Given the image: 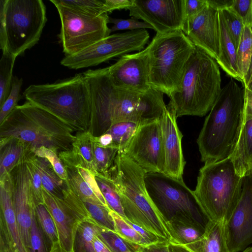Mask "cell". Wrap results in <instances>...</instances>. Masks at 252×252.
Returning a JSON list of instances; mask_svg holds the SVG:
<instances>
[{
  "mask_svg": "<svg viewBox=\"0 0 252 252\" xmlns=\"http://www.w3.org/2000/svg\"><path fill=\"white\" fill-rule=\"evenodd\" d=\"M61 22L58 35L65 56L76 54L108 36V13L95 15L54 3Z\"/></svg>",
  "mask_w": 252,
  "mask_h": 252,
  "instance_id": "cell-11",
  "label": "cell"
},
{
  "mask_svg": "<svg viewBox=\"0 0 252 252\" xmlns=\"http://www.w3.org/2000/svg\"><path fill=\"white\" fill-rule=\"evenodd\" d=\"M96 140L102 146H111L112 144V138L110 134L105 133L99 137H94Z\"/></svg>",
  "mask_w": 252,
  "mask_h": 252,
  "instance_id": "cell-58",
  "label": "cell"
},
{
  "mask_svg": "<svg viewBox=\"0 0 252 252\" xmlns=\"http://www.w3.org/2000/svg\"><path fill=\"white\" fill-rule=\"evenodd\" d=\"M43 196L44 204L55 222L60 246L64 252H73L74 237L79 222L62 199L54 196L44 188Z\"/></svg>",
  "mask_w": 252,
  "mask_h": 252,
  "instance_id": "cell-20",
  "label": "cell"
},
{
  "mask_svg": "<svg viewBox=\"0 0 252 252\" xmlns=\"http://www.w3.org/2000/svg\"><path fill=\"white\" fill-rule=\"evenodd\" d=\"M169 247L171 252H192L185 246L170 242Z\"/></svg>",
  "mask_w": 252,
  "mask_h": 252,
  "instance_id": "cell-59",
  "label": "cell"
},
{
  "mask_svg": "<svg viewBox=\"0 0 252 252\" xmlns=\"http://www.w3.org/2000/svg\"><path fill=\"white\" fill-rule=\"evenodd\" d=\"M95 178L109 208L126 218L120 195L113 178L99 174Z\"/></svg>",
  "mask_w": 252,
  "mask_h": 252,
  "instance_id": "cell-32",
  "label": "cell"
},
{
  "mask_svg": "<svg viewBox=\"0 0 252 252\" xmlns=\"http://www.w3.org/2000/svg\"><path fill=\"white\" fill-rule=\"evenodd\" d=\"M73 132L57 117L29 101L16 106L0 124V139H18L33 154L41 147L58 155L70 150L75 138Z\"/></svg>",
  "mask_w": 252,
  "mask_h": 252,
  "instance_id": "cell-3",
  "label": "cell"
},
{
  "mask_svg": "<svg viewBox=\"0 0 252 252\" xmlns=\"http://www.w3.org/2000/svg\"><path fill=\"white\" fill-rule=\"evenodd\" d=\"M149 37L145 29L115 33L76 54L65 56L61 64L74 69L97 65L114 57L142 51Z\"/></svg>",
  "mask_w": 252,
  "mask_h": 252,
  "instance_id": "cell-12",
  "label": "cell"
},
{
  "mask_svg": "<svg viewBox=\"0 0 252 252\" xmlns=\"http://www.w3.org/2000/svg\"><path fill=\"white\" fill-rule=\"evenodd\" d=\"M230 252H240L252 244V176L243 177L242 192L230 218L225 222Z\"/></svg>",
  "mask_w": 252,
  "mask_h": 252,
  "instance_id": "cell-15",
  "label": "cell"
},
{
  "mask_svg": "<svg viewBox=\"0 0 252 252\" xmlns=\"http://www.w3.org/2000/svg\"><path fill=\"white\" fill-rule=\"evenodd\" d=\"M115 225V232L125 240L135 245H149L146 241L132 227L127 219L112 210H110Z\"/></svg>",
  "mask_w": 252,
  "mask_h": 252,
  "instance_id": "cell-37",
  "label": "cell"
},
{
  "mask_svg": "<svg viewBox=\"0 0 252 252\" xmlns=\"http://www.w3.org/2000/svg\"><path fill=\"white\" fill-rule=\"evenodd\" d=\"M16 58L7 50L2 51L0 61V107L11 91L12 71Z\"/></svg>",
  "mask_w": 252,
  "mask_h": 252,
  "instance_id": "cell-34",
  "label": "cell"
},
{
  "mask_svg": "<svg viewBox=\"0 0 252 252\" xmlns=\"http://www.w3.org/2000/svg\"><path fill=\"white\" fill-rule=\"evenodd\" d=\"M106 13L117 9H127L132 5L133 0H104Z\"/></svg>",
  "mask_w": 252,
  "mask_h": 252,
  "instance_id": "cell-52",
  "label": "cell"
},
{
  "mask_svg": "<svg viewBox=\"0 0 252 252\" xmlns=\"http://www.w3.org/2000/svg\"><path fill=\"white\" fill-rule=\"evenodd\" d=\"M242 83L244 88L252 92V58L249 68L244 76Z\"/></svg>",
  "mask_w": 252,
  "mask_h": 252,
  "instance_id": "cell-56",
  "label": "cell"
},
{
  "mask_svg": "<svg viewBox=\"0 0 252 252\" xmlns=\"http://www.w3.org/2000/svg\"><path fill=\"white\" fill-rule=\"evenodd\" d=\"M64 166L67 174V182L73 191L83 201L89 199L99 200L76 166L68 165H64Z\"/></svg>",
  "mask_w": 252,
  "mask_h": 252,
  "instance_id": "cell-35",
  "label": "cell"
},
{
  "mask_svg": "<svg viewBox=\"0 0 252 252\" xmlns=\"http://www.w3.org/2000/svg\"><path fill=\"white\" fill-rule=\"evenodd\" d=\"M159 120L140 125L122 152L146 173H163L164 169V153Z\"/></svg>",
  "mask_w": 252,
  "mask_h": 252,
  "instance_id": "cell-13",
  "label": "cell"
},
{
  "mask_svg": "<svg viewBox=\"0 0 252 252\" xmlns=\"http://www.w3.org/2000/svg\"><path fill=\"white\" fill-rule=\"evenodd\" d=\"M26 163L30 174L32 192L35 205L44 204L43 187L40 174L36 168L31 162L27 159Z\"/></svg>",
  "mask_w": 252,
  "mask_h": 252,
  "instance_id": "cell-46",
  "label": "cell"
},
{
  "mask_svg": "<svg viewBox=\"0 0 252 252\" xmlns=\"http://www.w3.org/2000/svg\"><path fill=\"white\" fill-rule=\"evenodd\" d=\"M229 158L241 177L250 171L252 166V119L243 120L237 142Z\"/></svg>",
  "mask_w": 252,
  "mask_h": 252,
  "instance_id": "cell-23",
  "label": "cell"
},
{
  "mask_svg": "<svg viewBox=\"0 0 252 252\" xmlns=\"http://www.w3.org/2000/svg\"><path fill=\"white\" fill-rule=\"evenodd\" d=\"M139 125L137 123L130 121L121 122L112 125L106 132L112 137V147L123 152Z\"/></svg>",
  "mask_w": 252,
  "mask_h": 252,
  "instance_id": "cell-33",
  "label": "cell"
},
{
  "mask_svg": "<svg viewBox=\"0 0 252 252\" xmlns=\"http://www.w3.org/2000/svg\"><path fill=\"white\" fill-rule=\"evenodd\" d=\"M208 3L212 7L218 10H222L225 8L230 7L233 0H207Z\"/></svg>",
  "mask_w": 252,
  "mask_h": 252,
  "instance_id": "cell-55",
  "label": "cell"
},
{
  "mask_svg": "<svg viewBox=\"0 0 252 252\" xmlns=\"http://www.w3.org/2000/svg\"><path fill=\"white\" fill-rule=\"evenodd\" d=\"M182 31L196 47L216 61L218 60L220 47L218 9L208 3L199 13L184 23Z\"/></svg>",
  "mask_w": 252,
  "mask_h": 252,
  "instance_id": "cell-18",
  "label": "cell"
},
{
  "mask_svg": "<svg viewBox=\"0 0 252 252\" xmlns=\"http://www.w3.org/2000/svg\"><path fill=\"white\" fill-rule=\"evenodd\" d=\"M245 102L244 112V121L252 119V92L244 88Z\"/></svg>",
  "mask_w": 252,
  "mask_h": 252,
  "instance_id": "cell-54",
  "label": "cell"
},
{
  "mask_svg": "<svg viewBox=\"0 0 252 252\" xmlns=\"http://www.w3.org/2000/svg\"><path fill=\"white\" fill-rule=\"evenodd\" d=\"M129 16L150 24L156 33L182 30L185 20V0H133Z\"/></svg>",
  "mask_w": 252,
  "mask_h": 252,
  "instance_id": "cell-14",
  "label": "cell"
},
{
  "mask_svg": "<svg viewBox=\"0 0 252 252\" xmlns=\"http://www.w3.org/2000/svg\"><path fill=\"white\" fill-rule=\"evenodd\" d=\"M245 102L244 89L231 79L221 88L197 139L202 162L230 157L243 123Z\"/></svg>",
  "mask_w": 252,
  "mask_h": 252,
  "instance_id": "cell-2",
  "label": "cell"
},
{
  "mask_svg": "<svg viewBox=\"0 0 252 252\" xmlns=\"http://www.w3.org/2000/svg\"><path fill=\"white\" fill-rule=\"evenodd\" d=\"M207 4V0H185L184 22L199 13Z\"/></svg>",
  "mask_w": 252,
  "mask_h": 252,
  "instance_id": "cell-50",
  "label": "cell"
},
{
  "mask_svg": "<svg viewBox=\"0 0 252 252\" xmlns=\"http://www.w3.org/2000/svg\"><path fill=\"white\" fill-rule=\"evenodd\" d=\"M148 46L137 53L121 56L108 67L111 81L116 86L140 93L153 88L150 83L149 57Z\"/></svg>",
  "mask_w": 252,
  "mask_h": 252,
  "instance_id": "cell-16",
  "label": "cell"
},
{
  "mask_svg": "<svg viewBox=\"0 0 252 252\" xmlns=\"http://www.w3.org/2000/svg\"><path fill=\"white\" fill-rule=\"evenodd\" d=\"M104 228L93 218L79 222L74 237L73 252H95L94 238Z\"/></svg>",
  "mask_w": 252,
  "mask_h": 252,
  "instance_id": "cell-27",
  "label": "cell"
},
{
  "mask_svg": "<svg viewBox=\"0 0 252 252\" xmlns=\"http://www.w3.org/2000/svg\"><path fill=\"white\" fill-rule=\"evenodd\" d=\"M10 174L15 216L23 243L29 252L30 230L36 205L26 161L15 166Z\"/></svg>",
  "mask_w": 252,
  "mask_h": 252,
  "instance_id": "cell-17",
  "label": "cell"
},
{
  "mask_svg": "<svg viewBox=\"0 0 252 252\" xmlns=\"http://www.w3.org/2000/svg\"><path fill=\"white\" fill-rule=\"evenodd\" d=\"M243 178L236 173L230 158L205 163L200 169L193 192L209 220L226 222L241 196Z\"/></svg>",
  "mask_w": 252,
  "mask_h": 252,
  "instance_id": "cell-7",
  "label": "cell"
},
{
  "mask_svg": "<svg viewBox=\"0 0 252 252\" xmlns=\"http://www.w3.org/2000/svg\"><path fill=\"white\" fill-rule=\"evenodd\" d=\"M150 83L168 96L178 88L196 46L182 30L156 33L148 45Z\"/></svg>",
  "mask_w": 252,
  "mask_h": 252,
  "instance_id": "cell-8",
  "label": "cell"
},
{
  "mask_svg": "<svg viewBox=\"0 0 252 252\" xmlns=\"http://www.w3.org/2000/svg\"><path fill=\"white\" fill-rule=\"evenodd\" d=\"M48 252H64L60 246L59 243L53 245Z\"/></svg>",
  "mask_w": 252,
  "mask_h": 252,
  "instance_id": "cell-60",
  "label": "cell"
},
{
  "mask_svg": "<svg viewBox=\"0 0 252 252\" xmlns=\"http://www.w3.org/2000/svg\"><path fill=\"white\" fill-rule=\"evenodd\" d=\"M170 242L162 241L145 246H140L139 252H171Z\"/></svg>",
  "mask_w": 252,
  "mask_h": 252,
  "instance_id": "cell-51",
  "label": "cell"
},
{
  "mask_svg": "<svg viewBox=\"0 0 252 252\" xmlns=\"http://www.w3.org/2000/svg\"><path fill=\"white\" fill-rule=\"evenodd\" d=\"M34 154L38 157L46 159L52 165L58 175L63 180L67 181V174L64 165L56 153L45 147H41L34 152Z\"/></svg>",
  "mask_w": 252,
  "mask_h": 252,
  "instance_id": "cell-45",
  "label": "cell"
},
{
  "mask_svg": "<svg viewBox=\"0 0 252 252\" xmlns=\"http://www.w3.org/2000/svg\"><path fill=\"white\" fill-rule=\"evenodd\" d=\"M57 3L95 15L107 13L105 11L104 0H50Z\"/></svg>",
  "mask_w": 252,
  "mask_h": 252,
  "instance_id": "cell-40",
  "label": "cell"
},
{
  "mask_svg": "<svg viewBox=\"0 0 252 252\" xmlns=\"http://www.w3.org/2000/svg\"><path fill=\"white\" fill-rule=\"evenodd\" d=\"M176 119L174 110L168 104L159 120L165 159L163 173L183 180L186 162L182 147L183 135Z\"/></svg>",
  "mask_w": 252,
  "mask_h": 252,
  "instance_id": "cell-19",
  "label": "cell"
},
{
  "mask_svg": "<svg viewBox=\"0 0 252 252\" xmlns=\"http://www.w3.org/2000/svg\"><path fill=\"white\" fill-rule=\"evenodd\" d=\"M75 135L71 151L81 159L94 176L97 175L93 149V135L89 130L78 131Z\"/></svg>",
  "mask_w": 252,
  "mask_h": 252,
  "instance_id": "cell-29",
  "label": "cell"
},
{
  "mask_svg": "<svg viewBox=\"0 0 252 252\" xmlns=\"http://www.w3.org/2000/svg\"><path fill=\"white\" fill-rule=\"evenodd\" d=\"M23 84L22 78L13 77L11 91L4 103L0 107V124L5 120L21 99L20 92Z\"/></svg>",
  "mask_w": 252,
  "mask_h": 252,
  "instance_id": "cell-43",
  "label": "cell"
},
{
  "mask_svg": "<svg viewBox=\"0 0 252 252\" xmlns=\"http://www.w3.org/2000/svg\"><path fill=\"white\" fill-rule=\"evenodd\" d=\"M109 23L113 24L110 28L111 32L124 30L130 31L140 29H152V27L145 22H140L133 18L128 19H115L109 18Z\"/></svg>",
  "mask_w": 252,
  "mask_h": 252,
  "instance_id": "cell-47",
  "label": "cell"
},
{
  "mask_svg": "<svg viewBox=\"0 0 252 252\" xmlns=\"http://www.w3.org/2000/svg\"><path fill=\"white\" fill-rule=\"evenodd\" d=\"M251 28H252V23L251 24Z\"/></svg>",
  "mask_w": 252,
  "mask_h": 252,
  "instance_id": "cell-63",
  "label": "cell"
},
{
  "mask_svg": "<svg viewBox=\"0 0 252 252\" xmlns=\"http://www.w3.org/2000/svg\"><path fill=\"white\" fill-rule=\"evenodd\" d=\"M62 200L78 222L92 218L83 201L73 191L67 182Z\"/></svg>",
  "mask_w": 252,
  "mask_h": 252,
  "instance_id": "cell-36",
  "label": "cell"
},
{
  "mask_svg": "<svg viewBox=\"0 0 252 252\" xmlns=\"http://www.w3.org/2000/svg\"><path fill=\"white\" fill-rule=\"evenodd\" d=\"M92 143L94 160L98 174L110 177L119 150L111 146L101 145L94 136Z\"/></svg>",
  "mask_w": 252,
  "mask_h": 252,
  "instance_id": "cell-30",
  "label": "cell"
},
{
  "mask_svg": "<svg viewBox=\"0 0 252 252\" xmlns=\"http://www.w3.org/2000/svg\"><path fill=\"white\" fill-rule=\"evenodd\" d=\"M240 252H252V246L248 247Z\"/></svg>",
  "mask_w": 252,
  "mask_h": 252,
  "instance_id": "cell-61",
  "label": "cell"
},
{
  "mask_svg": "<svg viewBox=\"0 0 252 252\" xmlns=\"http://www.w3.org/2000/svg\"><path fill=\"white\" fill-rule=\"evenodd\" d=\"M219 11L220 56L216 61L227 75L242 81L236 64V48L227 30L223 17Z\"/></svg>",
  "mask_w": 252,
  "mask_h": 252,
  "instance_id": "cell-25",
  "label": "cell"
},
{
  "mask_svg": "<svg viewBox=\"0 0 252 252\" xmlns=\"http://www.w3.org/2000/svg\"><path fill=\"white\" fill-rule=\"evenodd\" d=\"M252 58V30L251 24H245L236 50V64L242 81L249 68Z\"/></svg>",
  "mask_w": 252,
  "mask_h": 252,
  "instance_id": "cell-31",
  "label": "cell"
},
{
  "mask_svg": "<svg viewBox=\"0 0 252 252\" xmlns=\"http://www.w3.org/2000/svg\"><path fill=\"white\" fill-rule=\"evenodd\" d=\"M37 220L35 211L33 213L30 230V248L29 252H48L46 241Z\"/></svg>",
  "mask_w": 252,
  "mask_h": 252,
  "instance_id": "cell-44",
  "label": "cell"
},
{
  "mask_svg": "<svg viewBox=\"0 0 252 252\" xmlns=\"http://www.w3.org/2000/svg\"><path fill=\"white\" fill-rule=\"evenodd\" d=\"M242 19L244 24L252 21V0H233L230 7Z\"/></svg>",
  "mask_w": 252,
  "mask_h": 252,
  "instance_id": "cell-48",
  "label": "cell"
},
{
  "mask_svg": "<svg viewBox=\"0 0 252 252\" xmlns=\"http://www.w3.org/2000/svg\"><path fill=\"white\" fill-rule=\"evenodd\" d=\"M6 50L20 56L39 41L47 21L42 0H3Z\"/></svg>",
  "mask_w": 252,
  "mask_h": 252,
  "instance_id": "cell-10",
  "label": "cell"
},
{
  "mask_svg": "<svg viewBox=\"0 0 252 252\" xmlns=\"http://www.w3.org/2000/svg\"><path fill=\"white\" fill-rule=\"evenodd\" d=\"M94 245L95 252H112L99 238V235L94 238Z\"/></svg>",
  "mask_w": 252,
  "mask_h": 252,
  "instance_id": "cell-57",
  "label": "cell"
},
{
  "mask_svg": "<svg viewBox=\"0 0 252 252\" xmlns=\"http://www.w3.org/2000/svg\"><path fill=\"white\" fill-rule=\"evenodd\" d=\"M220 10L237 49L245 24L242 19L231 7Z\"/></svg>",
  "mask_w": 252,
  "mask_h": 252,
  "instance_id": "cell-42",
  "label": "cell"
},
{
  "mask_svg": "<svg viewBox=\"0 0 252 252\" xmlns=\"http://www.w3.org/2000/svg\"><path fill=\"white\" fill-rule=\"evenodd\" d=\"M92 218L102 227L115 232L114 222L110 214V208L100 201L89 199L83 201Z\"/></svg>",
  "mask_w": 252,
  "mask_h": 252,
  "instance_id": "cell-39",
  "label": "cell"
},
{
  "mask_svg": "<svg viewBox=\"0 0 252 252\" xmlns=\"http://www.w3.org/2000/svg\"><path fill=\"white\" fill-rule=\"evenodd\" d=\"M23 94L27 101L53 114L74 131L89 130L91 94L83 73L51 84L31 85Z\"/></svg>",
  "mask_w": 252,
  "mask_h": 252,
  "instance_id": "cell-6",
  "label": "cell"
},
{
  "mask_svg": "<svg viewBox=\"0 0 252 252\" xmlns=\"http://www.w3.org/2000/svg\"><path fill=\"white\" fill-rule=\"evenodd\" d=\"M99 238L112 252H137L140 245L131 244L123 239L115 232L104 228Z\"/></svg>",
  "mask_w": 252,
  "mask_h": 252,
  "instance_id": "cell-41",
  "label": "cell"
},
{
  "mask_svg": "<svg viewBox=\"0 0 252 252\" xmlns=\"http://www.w3.org/2000/svg\"><path fill=\"white\" fill-rule=\"evenodd\" d=\"M218 64L196 47L186 65L180 85L169 96L168 105L177 117L205 115L212 108L221 91Z\"/></svg>",
  "mask_w": 252,
  "mask_h": 252,
  "instance_id": "cell-5",
  "label": "cell"
},
{
  "mask_svg": "<svg viewBox=\"0 0 252 252\" xmlns=\"http://www.w3.org/2000/svg\"><path fill=\"white\" fill-rule=\"evenodd\" d=\"M6 37L5 24V13L3 0H0V47L2 51L6 50Z\"/></svg>",
  "mask_w": 252,
  "mask_h": 252,
  "instance_id": "cell-53",
  "label": "cell"
},
{
  "mask_svg": "<svg viewBox=\"0 0 252 252\" xmlns=\"http://www.w3.org/2000/svg\"><path fill=\"white\" fill-rule=\"evenodd\" d=\"M0 222L4 226L12 252H29L17 222L12 200L10 174L0 178Z\"/></svg>",
  "mask_w": 252,
  "mask_h": 252,
  "instance_id": "cell-21",
  "label": "cell"
},
{
  "mask_svg": "<svg viewBox=\"0 0 252 252\" xmlns=\"http://www.w3.org/2000/svg\"><path fill=\"white\" fill-rule=\"evenodd\" d=\"M28 160L37 169L43 188L54 196L62 199L63 191L66 187L67 181L63 180L58 175L46 159L32 154Z\"/></svg>",
  "mask_w": 252,
  "mask_h": 252,
  "instance_id": "cell-26",
  "label": "cell"
},
{
  "mask_svg": "<svg viewBox=\"0 0 252 252\" xmlns=\"http://www.w3.org/2000/svg\"><path fill=\"white\" fill-rule=\"evenodd\" d=\"M192 252H230L225 233V222L209 221L203 236L184 246Z\"/></svg>",
  "mask_w": 252,
  "mask_h": 252,
  "instance_id": "cell-22",
  "label": "cell"
},
{
  "mask_svg": "<svg viewBox=\"0 0 252 252\" xmlns=\"http://www.w3.org/2000/svg\"><path fill=\"white\" fill-rule=\"evenodd\" d=\"M33 154L22 141L14 138L0 139V178L10 173Z\"/></svg>",
  "mask_w": 252,
  "mask_h": 252,
  "instance_id": "cell-24",
  "label": "cell"
},
{
  "mask_svg": "<svg viewBox=\"0 0 252 252\" xmlns=\"http://www.w3.org/2000/svg\"><path fill=\"white\" fill-rule=\"evenodd\" d=\"M35 215L50 249L53 245L59 243L58 234L53 219L44 204L36 205Z\"/></svg>",
  "mask_w": 252,
  "mask_h": 252,
  "instance_id": "cell-38",
  "label": "cell"
},
{
  "mask_svg": "<svg viewBox=\"0 0 252 252\" xmlns=\"http://www.w3.org/2000/svg\"><path fill=\"white\" fill-rule=\"evenodd\" d=\"M75 166L77 167L78 172L87 182L98 200L105 206L109 208L100 191L97 183L95 180V176L88 169L83 167L81 165H77Z\"/></svg>",
  "mask_w": 252,
  "mask_h": 252,
  "instance_id": "cell-49",
  "label": "cell"
},
{
  "mask_svg": "<svg viewBox=\"0 0 252 252\" xmlns=\"http://www.w3.org/2000/svg\"><path fill=\"white\" fill-rule=\"evenodd\" d=\"M249 172L251 174L252 176V166L250 169V170L249 171Z\"/></svg>",
  "mask_w": 252,
  "mask_h": 252,
  "instance_id": "cell-62",
  "label": "cell"
},
{
  "mask_svg": "<svg viewBox=\"0 0 252 252\" xmlns=\"http://www.w3.org/2000/svg\"><path fill=\"white\" fill-rule=\"evenodd\" d=\"M145 171L124 153L118 154L112 175L126 218L159 238L173 242L168 221L147 190Z\"/></svg>",
  "mask_w": 252,
  "mask_h": 252,
  "instance_id": "cell-4",
  "label": "cell"
},
{
  "mask_svg": "<svg viewBox=\"0 0 252 252\" xmlns=\"http://www.w3.org/2000/svg\"><path fill=\"white\" fill-rule=\"evenodd\" d=\"M90 88L91 120L89 131L94 137L114 124L124 121L140 125L158 120L166 107L163 94L153 88L140 93L118 87L111 81L108 67L83 73Z\"/></svg>",
  "mask_w": 252,
  "mask_h": 252,
  "instance_id": "cell-1",
  "label": "cell"
},
{
  "mask_svg": "<svg viewBox=\"0 0 252 252\" xmlns=\"http://www.w3.org/2000/svg\"><path fill=\"white\" fill-rule=\"evenodd\" d=\"M139 252L138 251V252Z\"/></svg>",
  "mask_w": 252,
  "mask_h": 252,
  "instance_id": "cell-64",
  "label": "cell"
},
{
  "mask_svg": "<svg viewBox=\"0 0 252 252\" xmlns=\"http://www.w3.org/2000/svg\"><path fill=\"white\" fill-rule=\"evenodd\" d=\"M144 180L149 195L168 222L189 220L206 228L210 220L202 211L193 191L183 180L163 173H147Z\"/></svg>",
  "mask_w": 252,
  "mask_h": 252,
  "instance_id": "cell-9",
  "label": "cell"
},
{
  "mask_svg": "<svg viewBox=\"0 0 252 252\" xmlns=\"http://www.w3.org/2000/svg\"><path fill=\"white\" fill-rule=\"evenodd\" d=\"M172 230L173 242L185 246L191 244L204 234L205 228L189 220H173L169 222Z\"/></svg>",
  "mask_w": 252,
  "mask_h": 252,
  "instance_id": "cell-28",
  "label": "cell"
}]
</instances>
